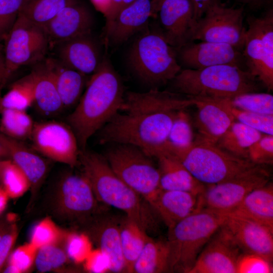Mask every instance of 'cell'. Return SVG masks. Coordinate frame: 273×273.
Instances as JSON below:
<instances>
[{"mask_svg": "<svg viewBox=\"0 0 273 273\" xmlns=\"http://www.w3.org/2000/svg\"><path fill=\"white\" fill-rule=\"evenodd\" d=\"M124 95L119 76L109 59L103 58L67 118L80 150L85 149L89 139L120 111Z\"/></svg>", "mask_w": 273, "mask_h": 273, "instance_id": "1", "label": "cell"}, {"mask_svg": "<svg viewBox=\"0 0 273 273\" xmlns=\"http://www.w3.org/2000/svg\"><path fill=\"white\" fill-rule=\"evenodd\" d=\"M78 161L98 201L122 211L146 231L155 228L153 209L115 173L104 156L80 150Z\"/></svg>", "mask_w": 273, "mask_h": 273, "instance_id": "2", "label": "cell"}, {"mask_svg": "<svg viewBox=\"0 0 273 273\" xmlns=\"http://www.w3.org/2000/svg\"><path fill=\"white\" fill-rule=\"evenodd\" d=\"M177 111H119L98 131L99 141L134 146L152 158L164 147Z\"/></svg>", "mask_w": 273, "mask_h": 273, "instance_id": "3", "label": "cell"}, {"mask_svg": "<svg viewBox=\"0 0 273 273\" xmlns=\"http://www.w3.org/2000/svg\"><path fill=\"white\" fill-rule=\"evenodd\" d=\"M258 79L237 66L219 65L181 69L168 83L170 90L191 97L225 99L258 90Z\"/></svg>", "mask_w": 273, "mask_h": 273, "instance_id": "4", "label": "cell"}, {"mask_svg": "<svg viewBox=\"0 0 273 273\" xmlns=\"http://www.w3.org/2000/svg\"><path fill=\"white\" fill-rule=\"evenodd\" d=\"M225 217L224 214L200 209L168 229L166 242L169 272L189 273L202 249L223 224Z\"/></svg>", "mask_w": 273, "mask_h": 273, "instance_id": "5", "label": "cell"}, {"mask_svg": "<svg viewBox=\"0 0 273 273\" xmlns=\"http://www.w3.org/2000/svg\"><path fill=\"white\" fill-rule=\"evenodd\" d=\"M128 62L137 78L151 88L168 83L182 69L175 49L158 30L146 32L134 41Z\"/></svg>", "mask_w": 273, "mask_h": 273, "instance_id": "6", "label": "cell"}, {"mask_svg": "<svg viewBox=\"0 0 273 273\" xmlns=\"http://www.w3.org/2000/svg\"><path fill=\"white\" fill-rule=\"evenodd\" d=\"M169 151L177 157L197 180L206 186L228 179L257 165L249 159L234 156L216 145L196 141L186 149Z\"/></svg>", "mask_w": 273, "mask_h": 273, "instance_id": "7", "label": "cell"}, {"mask_svg": "<svg viewBox=\"0 0 273 273\" xmlns=\"http://www.w3.org/2000/svg\"><path fill=\"white\" fill-rule=\"evenodd\" d=\"M104 156L115 173L150 205L160 188V173L152 157L134 146L112 144Z\"/></svg>", "mask_w": 273, "mask_h": 273, "instance_id": "8", "label": "cell"}, {"mask_svg": "<svg viewBox=\"0 0 273 273\" xmlns=\"http://www.w3.org/2000/svg\"><path fill=\"white\" fill-rule=\"evenodd\" d=\"M242 50L245 64L268 90L273 89V10L247 18Z\"/></svg>", "mask_w": 273, "mask_h": 273, "instance_id": "9", "label": "cell"}, {"mask_svg": "<svg viewBox=\"0 0 273 273\" xmlns=\"http://www.w3.org/2000/svg\"><path fill=\"white\" fill-rule=\"evenodd\" d=\"M4 40L8 79L21 66L40 62L50 46L44 27L20 14Z\"/></svg>", "mask_w": 273, "mask_h": 273, "instance_id": "10", "label": "cell"}, {"mask_svg": "<svg viewBox=\"0 0 273 273\" xmlns=\"http://www.w3.org/2000/svg\"><path fill=\"white\" fill-rule=\"evenodd\" d=\"M269 175L261 165H255L221 182L207 185L199 196L198 209L226 214L255 188L268 183Z\"/></svg>", "mask_w": 273, "mask_h": 273, "instance_id": "11", "label": "cell"}, {"mask_svg": "<svg viewBox=\"0 0 273 273\" xmlns=\"http://www.w3.org/2000/svg\"><path fill=\"white\" fill-rule=\"evenodd\" d=\"M242 8H228L221 4L208 10L196 22L192 41L224 43L242 52L246 29Z\"/></svg>", "mask_w": 273, "mask_h": 273, "instance_id": "12", "label": "cell"}, {"mask_svg": "<svg viewBox=\"0 0 273 273\" xmlns=\"http://www.w3.org/2000/svg\"><path fill=\"white\" fill-rule=\"evenodd\" d=\"M35 150L54 161L75 166L80 150L72 129L56 121L35 123L30 136Z\"/></svg>", "mask_w": 273, "mask_h": 273, "instance_id": "13", "label": "cell"}, {"mask_svg": "<svg viewBox=\"0 0 273 273\" xmlns=\"http://www.w3.org/2000/svg\"><path fill=\"white\" fill-rule=\"evenodd\" d=\"M175 50L182 69H199L231 65L247 70L242 52L229 44L193 41Z\"/></svg>", "mask_w": 273, "mask_h": 273, "instance_id": "14", "label": "cell"}, {"mask_svg": "<svg viewBox=\"0 0 273 273\" xmlns=\"http://www.w3.org/2000/svg\"><path fill=\"white\" fill-rule=\"evenodd\" d=\"M242 252L222 224L203 247L189 273H236Z\"/></svg>", "mask_w": 273, "mask_h": 273, "instance_id": "15", "label": "cell"}, {"mask_svg": "<svg viewBox=\"0 0 273 273\" xmlns=\"http://www.w3.org/2000/svg\"><path fill=\"white\" fill-rule=\"evenodd\" d=\"M157 14L158 30L169 45L178 49L192 41L197 21L191 0H164Z\"/></svg>", "mask_w": 273, "mask_h": 273, "instance_id": "16", "label": "cell"}, {"mask_svg": "<svg viewBox=\"0 0 273 273\" xmlns=\"http://www.w3.org/2000/svg\"><path fill=\"white\" fill-rule=\"evenodd\" d=\"M98 201L85 176L68 174L60 180L57 195L58 211L66 217L85 218L95 212Z\"/></svg>", "mask_w": 273, "mask_h": 273, "instance_id": "17", "label": "cell"}, {"mask_svg": "<svg viewBox=\"0 0 273 273\" xmlns=\"http://www.w3.org/2000/svg\"><path fill=\"white\" fill-rule=\"evenodd\" d=\"M195 123L198 132L195 141L216 145L235 120L224 99L195 97Z\"/></svg>", "mask_w": 273, "mask_h": 273, "instance_id": "18", "label": "cell"}, {"mask_svg": "<svg viewBox=\"0 0 273 273\" xmlns=\"http://www.w3.org/2000/svg\"><path fill=\"white\" fill-rule=\"evenodd\" d=\"M225 215L223 224L243 252L257 254L272 261L273 229L246 218Z\"/></svg>", "mask_w": 273, "mask_h": 273, "instance_id": "19", "label": "cell"}, {"mask_svg": "<svg viewBox=\"0 0 273 273\" xmlns=\"http://www.w3.org/2000/svg\"><path fill=\"white\" fill-rule=\"evenodd\" d=\"M91 33L56 43L59 62L86 75L93 74L99 68L101 59L99 47Z\"/></svg>", "mask_w": 273, "mask_h": 273, "instance_id": "20", "label": "cell"}, {"mask_svg": "<svg viewBox=\"0 0 273 273\" xmlns=\"http://www.w3.org/2000/svg\"><path fill=\"white\" fill-rule=\"evenodd\" d=\"M196 102L195 98L178 93L150 88L145 92L126 93L120 111H177L195 106Z\"/></svg>", "mask_w": 273, "mask_h": 273, "instance_id": "21", "label": "cell"}, {"mask_svg": "<svg viewBox=\"0 0 273 273\" xmlns=\"http://www.w3.org/2000/svg\"><path fill=\"white\" fill-rule=\"evenodd\" d=\"M151 0H135L105 25L108 43L119 45L140 31L151 15Z\"/></svg>", "mask_w": 273, "mask_h": 273, "instance_id": "22", "label": "cell"}, {"mask_svg": "<svg viewBox=\"0 0 273 273\" xmlns=\"http://www.w3.org/2000/svg\"><path fill=\"white\" fill-rule=\"evenodd\" d=\"M93 24L88 10L76 3L64 8L43 27L51 45L91 33Z\"/></svg>", "mask_w": 273, "mask_h": 273, "instance_id": "23", "label": "cell"}, {"mask_svg": "<svg viewBox=\"0 0 273 273\" xmlns=\"http://www.w3.org/2000/svg\"><path fill=\"white\" fill-rule=\"evenodd\" d=\"M158 160L161 190L181 191L199 195L206 185L197 180L181 161L162 149L154 155Z\"/></svg>", "mask_w": 273, "mask_h": 273, "instance_id": "24", "label": "cell"}, {"mask_svg": "<svg viewBox=\"0 0 273 273\" xmlns=\"http://www.w3.org/2000/svg\"><path fill=\"white\" fill-rule=\"evenodd\" d=\"M199 196L185 191L161 190L151 207L168 230L198 210Z\"/></svg>", "mask_w": 273, "mask_h": 273, "instance_id": "25", "label": "cell"}, {"mask_svg": "<svg viewBox=\"0 0 273 273\" xmlns=\"http://www.w3.org/2000/svg\"><path fill=\"white\" fill-rule=\"evenodd\" d=\"M225 215L250 219L273 229V186L271 183L250 192L235 208Z\"/></svg>", "mask_w": 273, "mask_h": 273, "instance_id": "26", "label": "cell"}, {"mask_svg": "<svg viewBox=\"0 0 273 273\" xmlns=\"http://www.w3.org/2000/svg\"><path fill=\"white\" fill-rule=\"evenodd\" d=\"M0 141L7 150L8 157L22 170L29 181L30 187L34 190L46 174V162L19 140L0 132Z\"/></svg>", "mask_w": 273, "mask_h": 273, "instance_id": "27", "label": "cell"}, {"mask_svg": "<svg viewBox=\"0 0 273 273\" xmlns=\"http://www.w3.org/2000/svg\"><path fill=\"white\" fill-rule=\"evenodd\" d=\"M29 76L31 82L34 103L46 115H55L63 108L52 71L48 63L33 71Z\"/></svg>", "mask_w": 273, "mask_h": 273, "instance_id": "28", "label": "cell"}, {"mask_svg": "<svg viewBox=\"0 0 273 273\" xmlns=\"http://www.w3.org/2000/svg\"><path fill=\"white\" fill-rule=\"evenodd\" d=\"M94 229V238L113 272H126L119 235V224L112 219L99 222Z\"/></svg>", "mask_w": 273, "mask_h": 273, "instance_id": "29", "label": "cell"}, {"mask_svg": "<svg viewBox=\"0 0 273 273\" xmlns=\"http://www.w3.org/2000/svg\"><path fill=\"white\" fill-rule=\"evenodd\" d=\"M48 63L64 108L77 104L85 86L86 75L57 61Z\"/></svg>", "mask_w": 273, "mask_h": 273, "instance_id": "30", "label": "cell"}, {"mask_svg": "<svg viewBox=\"0 0 273 273\" xmlns=\"http://www.w3.org/2000/svg\"><path fill=\"white\" fill-rule=\"evenodd\" d=\"M119 229L126 272H132L133 264L150 237L140 225L127 216L119 223Z\"/></svg>", "mask_w": 273, "mask_h": 273, "instance_id": "31", "label": "cell"}, {"mask_svg": "<svg viewBox=\"0 0 273 273\" xmlns=\"http://www.w3.org/2000/svg\"><path fill=\"white\" fill-rule=\"evenodd\" d=\"M263 134L260 132L235 120L218 141L216 145L234 156L248 159L249 148Z\"/></svg>", "mask_w": 273, "mask_h": 273, "instance_id": "32", "label": "cell"}, {"mask_svg": "<svg viewBox=\"0 0 273 273\" xmlns=\"http://www.w3.org/2000/svg\"><path fill=\"white\" fill-rule=\"evenodd\" d=\"M169 272V248L167 242L150 238L135 261L132 272Z\"/></svg>", "mask_w": 273, "mask_h": 273, "instance_id": "33", "label": "cell"}, {"mask_svg": "<svg viewBox=\"0 0 273 273\" xmlns=\"http://www.w3.org/2000/svg\"><path fill=\"white\" fill-rule=\"evenodd\" d=\"M76 3V0H26L19 14L43 27L64 8Z\"/></svg>", "mask_w": 273, "mask_h": 273, "instance_id": "34", "label": "cell"}, {"mask_svg": "<svg viewBox=\"0 0 273 273\" xmlns=\"http://www.w3.org/2000/svg\"><path fill=\"white\" fill-rule=\"evenodd\" d=\"M0 132L17 140L30 137L34 123L26 111L0 110Z\"/></svg>", "mask_w": 273, "mask_h": 273, "instance_id": "35", "label": "cell"}, {"mask_svg": "<svg viewBox=\"0 0 273 273\" xmlns=\"http://www.w3.org/2000/svg\"><path fill=\"white\" fill-rule=\"evenodd\" d=\"M177 112L163 148L170 151L183 150L194 143V134L190 116L185 111Z\"/></svg>", "mask_w": 273, "mask_h": 273, "instance_id": "36", "label": "cell"}, {"mask_svg": "<svg viewBox=\"0 0 273 273\" xmlns=\"http://www.w3.org/2000/svg\"><path fill=\"white\" fill-rule=\"evenodd\" d=\"M34 103L31 82L29 75L11 86L0 98V110H26Z\"/></svg>", "mask_w": 273, "mask_h": 273, "instance_id": "37", "label": "cell"}, {"mask_svg": "<svg viewBox=\"0 0 273 273\" xmlns=\"http://www.w3.org/2000/svg\"><path fill=\"white\" fill-rule=\"evenodd\" d=\"M224 99L232 107L255 113L273 115V96L268 93L249 92Z\"/></svg>", "mask_w": 273, "mask_h": 273, "instance_id": "38", "label": "cell"}, {"mask_svg": "<svg viewBox=\"0 0 273 273\" xmlns=\"http://www.w3.org/2000/svg\"><path fill=\"white\" fill-rule=\"evenodd\" d=\"M63 236L57 241L37 248L34 263L38 271H49L65 263L68 259L66 249L60 244Z\"/></svg>", "mask_w": 273, "mask_h": 273, "instance_id": "39", "label": "cell"}, {"mask_svg": "<svg viewBox=\"0 0 273 273\" xmlns=\"http://www.w3.org/2000/svg\"><path fill=\"white\" fill-rule=\"evenodd\" d=\"M1 179L5 191L12 198L21 196L30 187L24 173L11 159L1 161Z\"/></svg>", "mask_w": 273, "mask_h": 273, "instance_id": "40", "label": "cell"}, {"mask_svg": "<svg viewBox=\"0 0 273 273\" xmlns=\"http://www.w3.org/2000/svg\"><path fill=\"white\" fill-rule=\"evenodd\" d=\"M229 106L235 120L263 134L273 135V115L255 113Z\"/></svg>", "mask_w": 273, "mask_h": 273, "instance_id": "41", "label": "cell"}, {"mask_svg": "<svg viewBox=\"0 0 273 273\" xmlns=\"http://www.w3.org/2000/svg\"><path fill=\"white\" fill-rule=\"evenodd\" d=\"M272 261L255 253L242 252L239 256L236 273H271Z\"/></svg>", "mask_w": 273, "mask_h": 273, "instance_id": "42", "label": "cell"}, {"mask_svg": "<svg viewBox=\"0 0 273 273\" xmlns=\"http://www.w3.org/2000/svg\"><path fill=\"white\" fill-rule=\"evenodd\" d=\"M26 0H0V41L4 40L14 25Z\"/></svg>", "mask_w": 273, "mask_h": 273, "instance_id": "43", "label": "cell"}, {"mask_svg": "<svg viewBox=\"0 0 273 273\" xmlns=\"http://www.w3.org/2000/svg\"><path fill=\"white\" fill-rule=\"evenodd\" d=\"M248 159L257 165L273 162V135L263 134L249 148Z\"/></svg>", "mask_w": 273, "mask_h": 273, "instance_id": "44", "label": "cell"}, {"mask_svg": "<svg viewBox=\"0 0 273 273\" xmlns=\"http://www.w3.org/2000/svg\"><path fill=\"white\" fill-rule=\"evenodd\" d=\"M63 235L50 220L44 219L35 226L30 243L37 248L54 242Z\"/></svg>", "mask_w": 273, "mask_h": 273, "instance_id": "45", "label": "cell"}, {"mask_svg": "<svg viewBox=\"0 0 273 273\" xmlns=\"http://www.w3.org/2000/svg\"><path fill=\"white\" fill-rule=\"evenodd\" d=\"M37 248L31 243L18 248L12 256L9 266L14 272L26 271L31 266Z\"/></svg>", "mask_w": 273, "mask_h": 273, "instance_id": "46", "label": "cell"}, {"mask_svg": "<svg viewBox=\"0 0 273 273\" xmlns=\"http://www.w3.org/2000/svg\"><path fill=\"white\" fill-rule=\"evenodd\" d=\"M85 241L82 237L71 235L67 238L66 251L68 256L77 260L82 256L86 251Z\"/></svg>", "mask_w": 273, "mask_h": 273, "instance_id": "47", "label": "cell"}, {"mask_svg": "<svg viewBox=\"0 0 273 273\" xmlns=\"http://www.w3.org/2000/svg\"><path fill=\"white\" fill-rule=\"evenodd\" d=\"M16 237V230L11 228L6 230L0 240V270L10 253Z\"/></svg>", "mask_w": 273, "mask_h": 273, "instance_id": "48", "label": "cell"}, {"mask_svg": "<svg viewBox=\"0 0 273 273\" xmlns=\"http://www.w3.org/2000/svg\"><path fill=\"white\" fill-rule=\"evenodd\" d=\"M135 0H111L109 7L104 12L106 25L110 23L125 7Z\"/></svg>", "mask_w": 273, "mask_h": 273, "instance_id": "49", "label": "cell"}, {"mask_svg": "<svg viewBox=\"0 0 273 273\" xmlns=\"http://www.w3.org/2000/svg\"><path fill=\"white\" fill-rule=\"evenodd\" d=\"M194 7L196 21L200 19L211 8L220 4L219 0H191Z\"/></svg>", "mask_w": 273, "mask_h": 273, "instance_id": "50", "label": "cell"}, {"mask_svg": "<svg viewBox=\"0 0 273 273\" xmlns=\"http://www.w3.org/2000/svg\"><path fill=\"white\" fill-rule=\"evenodd\" d=\"M0 41V87L7 80V66L5 57L4 46Z\"/></svg>", "mask_w": 273, "mask_h": 273, "instance_id": "51", "label": "cell"}, {"mask_svg": "<svg viewBox=\"0 0 273 273\" xmlns=\"http://www.w3.org/2000/svg\"><path fill=\"white\" fill-rule=\"evenodd\" d=\"M238 3L247 5L252 8H258L262 5L267 0H235Z\"/></svg>", "mask_w": 273, "mask_h": 273, "instance_id": "52", "label": "cell"}, {"mask_svg": "<svg viewBox=\"0 0 273 273\" xmlns=\"http://www.w3.org/2000/svg\"><path fill=\"white\" fill-rule=\"evenodd\" d=\"M164 0H151L152 5V16L157 14L161 4Z\"/></svg>", "mask_w": 273, "mask_h": 273, "instance_id": "53", "label": "cell"}, {"mask_svg": "<svg viewBox=\"0 0 273 273\" xmlns=\"http://www.w3.org/2000/svg\"><path fill=\"white\" fill-rule=\"evenodd\" d=\"M96 2L101 5V7L103 9L104 12L106 11L110 3L111 0H94Z\"/></svg>", "mask_w": 273, "mask_h": 273, "instance_id": "54", "label": "cell"}, {"mask_svg": "<svg viewBox=\"0 0 273 273\" xmlns=\"http://www.w3.org/2000/svg\"><path fill=\"white\" fill-rule=\"evenodd\" d=\"M3 157H8L7 150L0 141V158Z\"/></svg>", "mask_w": 273, "mask_h": 273, "instance_id": "55", "label": "cell"}, {"mask_svg": "<svg viewBox=\"0 0 273 273\" xmlns=\"http://www.w3.org/2000/svg\"><path fill=\"white\" fill-rule=\"evenodd\" d=\"M6 230L4 226L0 225V240Z\"/></svg>", "mask_w": 273, "mask_h": 273, "instance_id": "56", "label": "cell"}, {"mask_svg": "<svg viewBox=\"0 0 273 273\" xmlns=\"http://www.w3.org/2000/svg\"><path fill=\"white\" fill-rule=\"evenodd\" d=\"M0 179H1V161H0Z\"/></svg>", "mask_w": 273, "mask_h": 273, "instance_id": "57", "label": "cell"}, {"mask_svg": "<svg viewBox=\"0 0 273 273\" xmlns=\"http://www.w3.org/2000/svg\"></svg>", "mask_w": 273, "mask_h": 273, "instance_id": "58", "label": "cell"}]
</instances>
